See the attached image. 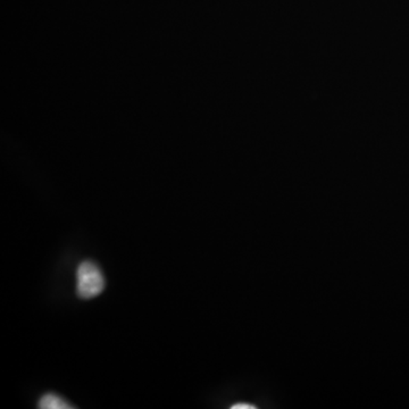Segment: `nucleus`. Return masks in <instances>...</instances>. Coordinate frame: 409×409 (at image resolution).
<instances>
[{"label":"nucleus","mask_w":409,"mask_h":409,"mask_svg":"<svg viewBox=\"0 0 409 409\" xmlns=\"http://www.w3.org/2000/svg\"><path fill=\"white\" fill-rule=\"evenodd\" d=\"M105 278L95 263L82 261L77 272V291L80 298H95L104 291Z\"/></svg>","instance_id":"1"},{"label":"nucleus","mask_w":409,"mask_h":409,"mask_svg":"<svg viewBox=\"0 0 409 409\" xmlns=\"http://www.w3.org/2000/svg\"><path fill=\"white\" fill-rule=\"evenodd\" d=\"M39 408L41 409H70L73 407L60 396L55 394H47L40 398L38 403Z\"/></svg>","instance_id":"2"},{"label":"nucleus","mask_w":409,"mask_h":409,"mask_svg":"<svg viewBox=\"0 0 409 409\" xmlns=\"http://www.w3.org/2000/svg\"><path fill=\"white\" fill-rule=\"evenodd\" d=\"M233 409H250L255 408V407L252 406V405H247V403H238L235 406H232Z\"/></svg>","instance_id":"3"}]
</instances>
